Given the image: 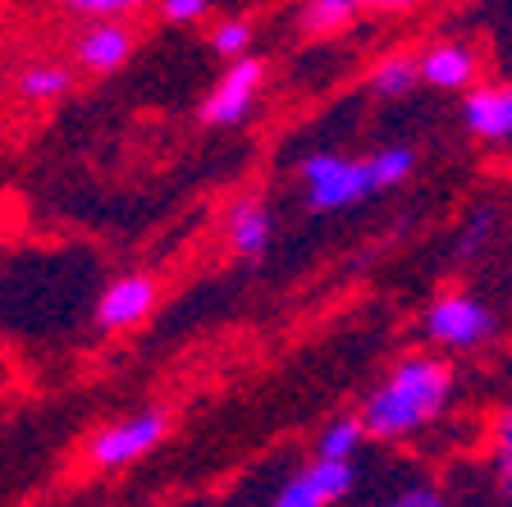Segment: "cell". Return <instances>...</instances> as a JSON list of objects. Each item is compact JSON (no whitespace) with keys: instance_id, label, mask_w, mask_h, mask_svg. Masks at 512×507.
Here are the masks:
<instances>
[{"instance_id":"cell-1","label":"cell","mask_w":512,"mask_h":507,"mask_svg":"<svg viewBox=\"0 0 512 507\" xmlns=\"http://www.w3.org/2000/svg\"><path fill=\"white\" fill-rule=\"evenodd\" d=\"M453 398H458V370L448 352H407L362 398L366 434L375 444H412L444 421Z\"/></svg>"},{"instance_id":"cell-2","label":"cell","mask_w":512,"mask_h":507,"mask_svg":"<svg viewBox=\"0 0 512 507\" xmlns=\"http://www.w3.org/2000/svg\"><path fill=\"white\" fill-rule=\"evenodd\" d=\"M421 334H426L430 348L448 352V357L480 352L499 338V311L476 288H444L421 311Z\"/></svg>"},{"instance_id":"cell-3","label":"cell","mask_w":512,"mask_h":507,"mask_svg":"<svg viewBox=\"0 0 512 507\" xmlns=\"http://www.w3.org/2000/svg\"><path fill=\"white\" fill-rule=\"evenodd\" d=\"M298 183H302V201L316 215H339L380 197L371 156H348V151H311V156H302Z\"/></svg>"},{"instance_id":"cell-4","label":"cell","mask_w":512,"mask_h":507,"mask_svg":"<svg viewBox=\"0 0 512 507\" xmlns=\"http://www.w3.org/2000/svg\"><path fill=\"white\" fill-rule=\"evenodd\" d=\"M170 434V412L160 407H142V412L124 416V421H110L83 444V462L92 471H128L138 466L142 457H151Z\"/></svg>"},{"instance_id":"cell-5","label":"cell","mask_w":512,"mask_h":507,"mask_svg":"<svg viewBox=\"0 0 512 507\" xmlns=\"http://www.w3.org/2000/svg\"><path fill=\"white\" fill-rule=\"evenodd\" d=\"M261 87H266V60L261 55H238V60L224 64L220 83L202 96L197 106V119L206 128H238L247 124V115L261 101Z\"/></svg>"},{"instance_id":"cell-6","label":"cell","mask_w":512,"mask_h":507,"mask_svg":"<svg viewBox=\"0 0 512 507\" xmlns=\"http://www.w3.org/2000/svg\"><path fill=\"white\" fill-rule=\"evenodd\" d=\"M458 119L467 138L490 151H512V78H480L458 96Z\"/></svg>"},{"instance_id":"cell-7","label":"cell","mask_w":512,"mask_h":507,"mask_svg":"<svg viewBox=\"0 0 512 507\" xmlns=\"http://www.w3.org/2000/svg\"><path fill=\"white\" fill-rule=\"evenodd\" d=\"M357 489V466L348 457H311L275 489V507H330Z\"/></svg>"},{"instance_id":"cell-8","label":"cell","mask_w":512,"mask_h":507,"mask_svg":"<svg viewBox=\"0 0 512 507\" xmlns=\"http://www.w3.org/2000/svg\"><path fill=\"white\" fill-rule=\"evenodd\" d=\"M133 28H128V19H83V28H78L74 37V64L83 69V74H119L128 60H133Z\"/></svg>"},{"instance_id":"cell-9","label":"cell","mask_w":512,"mask_h":507,"mask_svg":"<svg viewBox=\"0 0 512 507\" xmlns=\"http://www.w3.org/2000/svg\"><path fill=\"white\" fill-rule=\"evenodd\" d=\"M156 297H160V288L151 275H119L101 288V297H96V307H92V320H96V329H106V334H124V329L142 325V320L156 311Z\"/></svg>"},{"instance_id":"cell-10","label":"cell","mask_w":512,"mask_h":507,"mask_svg":"<svg viewBox=\"0 0 512 507\" xmlns=\"http://www.w3.org/2000/svg\"><path fill=\"white\" fill-rule=\"evenodd\" d=\"M421 83L435 87V92H448V96H462L480 83V51L471 42H430L421 51Z\"/></svg>"},{"instance_id":"cell-11","label":"cell","mask_w":512,"mask_h":507,"mask_svg":"<svg viewBox=\"0 0 512 507\" xmlns=\"http://www.w3.org/2000/svg\"><path fill=\"white\" fill-rule=\"evenodd\" d=\"M224 243L238 261H266L270 243H275V215L261 197H238L224 211Z\"/></svg>"},{"instance_id":"cell-12","label":"cell","mask_w":512,"mask_h":507,"mask_svg":"<svg viewBox=\"0 0 512 507\" xmlns=\"http://www.w3.org/2000/svg\"><path fill=\"white\" fill-rule=\"evenodd\" d=\"M421 83V55H407V51H394L384 55V60L371 64V74H366V92L375 101H407Z\"/></svg>"},{"instance_id":"cell-13","label":"cell","mask_w":512,"mask_h":507,"mask_svg":"<svg viewBox=\"0 0 512 507\" xmlns=\"http://www.w3.org/2000/svg\"><path fill=\"white\" fill-rule=\"evenodd\" d=\"M503 229V215L494 201H476L467 211V220H462L458 238H453V265H476L485 261V252L494 247V238H499Z\"/></svg>"},{"instance_id":"cell-14","label":"cell","mask_w":512,"mask_h":507,"mask_svg":"<svg viewBox=\"0 0 512 507\" xmlns=\"http://www.w3.org/2000/svg\"><path fill=\"white\" fill-rule=\"evenodd\" d=\"M485 466H490V485L499 503H512V398L503 402L485 434Z\"/></svg>"},{"instance_id":"cell-15","label":"cell","mask_w":512,"mask_h":507,"mask_svg":"<svg viewBox=\"0 0 512 507\" xmlns=\"http://www.w3.org/2000/svg\"><path fill=\"white\" fill-rule=\"evenodd\" d=\"M69 87H74V69L60 60H32L14 74V92L32 106H51V101L69 96Z\"/></svg>"},{"instance_id":"cell-16","label":"cell","mask_w":512,"mask_h":507,"mask_svg":"<svg viewBox=\"0 0 512 507\" xmlns=\"http://www.w3.org/2000/svg\"><path fill=\"white\" fill-rule=\"evenodd\" d=\"M357 14H366V0H302L298 28L307 37H334L348 23H357Z\"/></svg>"},{"instance_id":"cell-17","label":"cell","mask_w":512,"mask_h":507,"mask_svg":"<svg viewBox=\"0 0 512 507\" xmlns=\"http://www.w3.org/2000/svg\"><path fill=\"white\" fill-rule=\"evenodd\" d=\"M371 156V174H375V192H394L403 188L407 179L416 174V147L412 142H384V147L366 151Z\"/></svg>"},{"instance_id":"cell-18","label":"cell","mask_w":512,"mask_h":507,"mask_svg":"<svg viewBox=\"0 0 512 507\" xmlns=\"http://www.w3.org/2000/svg\"><path fill=\"white\" fill-rule=\"evenodd\" d=\"M371 434H366V421H362V412L357 416H334L325 430L316 434V453L320 457H357V448L366 444Z\"/></svg>"},{"instance_id":"cell-19","label":"cell","mask_w":512,"mask_h":507,"mask_svg":"<svg viewBox=\"0 0 512 507\" xmlns=\"http://www.w3.org/2000/svg\"><path fill=\"white\" fill-rule=\"evenodd\" d=\"M252 23L247 19H220L206 32V46H211L220 60H238V55H252Z\"/></svg>"},{"instance_id":"cell-20","label":"cell","mask_w":512,"mask_h":507,"mask_svg":"<svg viewBox=\"0 0 512 507\" xmlns=\"http://www.w3.org/2000/svg\"><path fill=\"white\" fill-rule=\"evenodd\" d=\"M74 19H133L156 0H60Z\"/></svg>"},{"instance_id":"cell-21","label":"cell","mask_w":512,"mask_h":507,"mask_svg":"<svg viewBox=\"0 0 512 507\" xmlns=\"http://www.w3.org/2000/svg\"><path fill=\"white\" fill-rule=\"evenodd\" d=\"M156 14L165 23H202L211 14V0H156Z\"/></svg>"},{"instance_id":"cell-22","label":"cell","mask_w":512,"mask_h":507,"mask_svg":"<svg viewBox=\"0 0 512 507\" xmlns=\"http://www.w3.org/2000/svg\"><path fill=\"white\" fill-rule=\"evenodd\" d=\"M394 503H398V507H444V503H448V494H444L439 485H430V480H416V485L398 489Z\"/></svg>"},{"instance_id":"cell-23","label":"cell","mask_w":512,"mask_h":507,"mask_svg":"<svg viewBox=\"0 0 512 507\" xmlns=\"http://www.w3.org/2000/svg\"><path fill=\"white\" fill-rule=\"evenodd\" d=\"M421 0H366V10L371 14H412Z\"/></svg>"},{"instance_id":"cell-24","label":"cell","mask_w":512,"mask_h":507,"mask_svg":"<svg viewBox=\"0 0 512 507\" xmlns=\"http://www.w3.org/2000/svg\"><path fill=\"white\" fill-rule=\"evenodd\" d=\"M508 311H512V293H508Z\"/></svg>"}]
</instances>
